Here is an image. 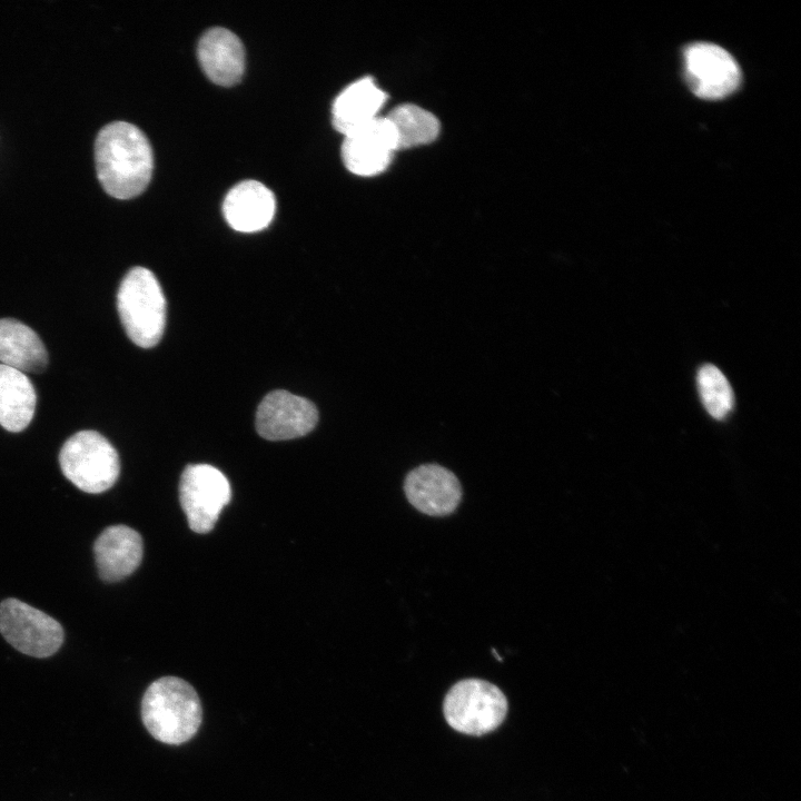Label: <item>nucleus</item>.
<instances>
[{
	"mask_svg": "<svg viewBox=\"0 0 801 801\" xmlns=\"http://www.w3.org/2000/svg\"><path fill=\"white\" fill-rule=\"evenodd\" d=\"M396 150L389 121L385 116H378L344 136L342 158L350 172L375 176L389 166Z\"/></svg>",
	"mask_w": 801,
	"mask_h": 801,
	"instance_id": "9d476101",
	"label": "nucleus"
},
{
	"mask_svg": "<svg viewBox=\"0 0 801 801\" xmlns=\"http://www.w3.org/2000/svg\"><path fill=\"white\" fill-rule=\"evenodd\" d=\"M275 210L274 194L256 180H245L234 186L222 204L227 222L241 233H255L266 228L271 222Z\"/></svg>",
	"mask_w": 801,
	"mask_h": 801,
	"instance_id": "4468645a",
	"label": "nucleus"
},
{
	"mask_svg": "<svg viewBox=\"0 0 801 801\" xmlns=\"http://www.w3.org/2000/svg\"><path fill=\"white\" fill-rule=\"evenodd\" d=\"M387 99L370 77H364L346 87L334 100L333 126L344 136L378 117Z\"/></svg>",
	"mask_w": 801,
	"mask_h": 801,
	"instance_id": "2eb2a0df",
	"label": "nucleus"
},
{
	"mask_svg": "<svg viewBox=\"0 0 801 801\" xmlns=\"http://www.w3.org/2000/svg\"><path fill=\"white\" fill-rule=\"evenodd\" d=\"M318 421L316 406L287 390H274L260 402L256 413L257 433L269 441L304 436Z\"/></svg>",
	"mask_w": 801,
	"mask_h": 801,
	"instance_id": "1a4fd4ad",
	"label": "nucleus"
},
{
	"mask_svg": "<svg viewBox=\"0 0 801 801\" xmlns=\"http://www.w3.org/2000/svg\"><path fill=\"white\" fill-rule=\"evenodd\" d=\"M99 576L108 583L132 574L140 565L144 554L140 534L127 525L105 528L93 544Z\"/></svg>",
	"mask_w": 801,
	"mask_h": 801,
	"instance_id": "f8f14e48",
	"label": "nucleus"
},
{
	"mask_svg": "<svg viewBox=\"0 0 801 801\" xmlns=\"http://www.w3.org/2000/svg\"><path fill=\"white\" fill-rule=\"evenodd\" d=\"M683 59L686 83L700 98L722 99L740 86L741 70L738 62L718 44L691 43L684 49Z\"/></svg>",
	"mask_w": 801,
	"mask_h": 801,
	"instance_id": "6e6552de",
	"label": "nucleus"
},
{
	"mask_svg": "<svg viewBox=\"0 0 801 801\" xmlns=\"http://www.w3.org/2000/svg\"><path fill=\"white\" fill-rule=\"evenodd\" d=\"M698 388L706 412L716 419L724 418L733 407V392L723 373L706 364L698 372Z\"/></svg>",
	"mask_w": 801,
	"mask_h": 801,
	"instance_id": "6ab92c4d",
	"label": "nucleus"
},
{
	"mask_svg": "<svg viewBox=\"0 0 801 801\" xmlns=\"http://www.w3.org/2000/svg\"><path fill=\"white\" fill-rule=\"evenodd\" d=\"M0 633L16 650L34 657L51 656L63 642L58 621L13 597L0 603Z\"/></svg>",
	"mask_w": 801,
	"mask_h": 801,
	"instance_id": "423d86ee",
	"label": "nucleus"
},
{
	"mask_svg": "<svg viewBox=\"0 0 801 801\" xmlns=\"http://www.w3.org/2000/svg\"><path fill=\"white\" fill-rule=\"evenodd\" d=\"M117 308L128 337L139 347L159 343L166 325V299L156 276L145 267H134L123 277L117 294Z\"/></svg>",
	"mask_w": 801,
	"mask_h": 801,
	"instance_id": "7ed1b4c3",
	"label": "nucleus"
},
{
	"mask_svg": "<svg viewBox=\"0 0 801 801\" xmlns=\"http://www.w3.org/2000/svg\"><path fill=\"white\" fill-rule=\"evenodd\" d=\"M385 117L393 128L397 150L431 144L439 134L436 116L413 103L399 105Z\"/></svg>",
	"mask_w": 801,
	"mask_h": 801,
	"instance_id": "a211bd4d",
	"label": "nucleus"
},
{
	"mask_svg": "<svg viewBox=\"0 0 801 801\" xmlns=\"http://www.w3.org/2000/svg\"><path fill=\"white\" fill-rule=\"evenodd\" d=\"M230 497V484L218 468L208 464H192L184 469L179 500L194 532H210Z\"/></svg>",
	"mask_w": 801,
	"mask_h": 801,
	"instance_id": "0eeeda50",
	"label": "nucleus"
},
{
	"mask_svg": "<svg viewBox=\"0 0 801 801\" xmlns=\"http://www.w3.org/2000/svg\"><path fill=\"white\" fill-rule=\"evenodd\" d=\"M0 364L22 373H42L48 353L38 334L13 318L0 319Z\"/></svg>",
	"mask_w": 801,
	"mask_h": 801,
	"instance_id": "dca6fc26",
	"label": "nucleus"
},
{
	"mask_svg": "<svg viewBox=\"0 0 801 801\" xmlns=\"http://www.w3.org/2000/svg\"><path fill=\"white\" fill-rule=\"evenodd\" d=\"M59 463L73 485L91 494L113 486L120 472L116 448L96 431H80L70 436L61 447Z\"/></svg>",
	"mask_w": 801,
	"mask_h": 801,
	"instance_id": "20e7f679",
	"label": "nucleus"
},
{
	"mask_svg": "<svg viewBox=\"0 0 801 801\" xmlns=\"http://www.w3.org/2000/svg\"><path fill=\"white\" fill-rule=\"evenodd\" d=\"M36 404L37 394L29 377L0 364V425L12 433L23 431L34 415Z\"/></svg>",
	"mask_w": 801,
	"mask_h": 801,
	"instance_id": "f3484780",
	"label": "nucleus"
},
{
	"mask_svg": "<svg viewBox=\"0 0 801 801\" xmlns=\"http://www.w3.org/2000/svg\"><path fill=\"white\" fill-rule=\"evenodd\" d=\"M198 59L206 76L216 85L234 86L245 70V49L230 30L216 27L207 30L198 42Z\"/></svg>",
	"mask_w": 801,
	"mask_h": 801,
	"instance_id": "ddd939ff",
	"label": "nucleus"
},
{
	"mask_svg": "<svg viewBox=\"0 0 801 801\" xmlns=\"http://www.w3.org/2000/svg\"><path fill=\"white\" fill-rule=\"evenodd\" d=\"M95 160L101 186L115 198L140 195L151 179V146L132 123L115 121L102 127L96 138Z\"/></svg>",
	"mask_w": 801,
	"mask_h": 801,
	"instance_id": "f257e3e1",
	"label": "nucleus"
},
{
	"mask_svg": "<svg viewBox=\"0 0 801 801\" xmlns=\"http://www.w3.org/2000/svg\"><path fill=\"white\" fill-rule=\"evenodd\" d=\"M141 719L156 740L174 745L185 743L201 724L200 699L185 680L162 676L147 688L141 701Z\"/></svg>",
	"mask_w": 801,
	"mask_h": 801,
	"instance_id": "f03ea898",
	"label": "nucleus"
},
{
	"mask_svg": "<svg viewBox=\"0 0 801 801\" xmlns=\"http://www.w3.org/2000/svg\"><path fill=\"white\" fill-rule=\"evenodd\" d=\"M507 709V699L501 689L481 679H464L455 683L443 704L447 723L469 735H483L497 729Z\"/></svg>",
	"mask_w": 801,
	"mask_h": 801,
	"instance_id": "39448f33",
	"label": "nucleus"
},
{
	"mask_svg": "<svg viewBox=\"0 0 801 801\" xmlns=\"http://www.w3.org/2000/svg\"><path fill=\"white\" fill-rule=\"evenodd\" d=\"M404 491L416 510L431 516L453 513L462 498L458 478L438 464H424L412 469L405 478Z\"/></svg>",
	"mask_w": 801,
	"mask_h": 801,
	"instance_id": "9b49d317",
	"label": "nucleus"
}]
</instances>
